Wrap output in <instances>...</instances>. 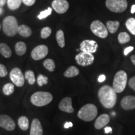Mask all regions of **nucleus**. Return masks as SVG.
<instances>
[{"mask_svg":"<svg viewBox=\"0 0 135 135\" xmlns=\"http://www.w3.org/2000/svg\"><path fill=\"white\" fill-rule=\"evenodd\" d=\"M98 95L101 104L106 108H113L116 103V93L110 86L104 85L101 87Z\"/></svg>","mask_w":135,"mask_h":135,"instance_id":"1","label":"nucleus"},{"mask_svg":"<svg viewBox=\"0 0 135 135\" xmlns=\"http://www.w3.org/2000/svg\"><path fill=\"white\" fill-rule=\"evenodd\" d=\"M53 95L49 92L37 91L31 95L30 101L33 105L41 107L50 104L53 101Z\"/></svg>","mask_w":135,"mask_h":135,"instance_id":"2","label":"nucleus"},{"mask_svg":"<svg viewBox=\"0 0 135 135\" xmlns=\"http://www.w3.org/2000/svg\"><path fill=\"white\" fill-rule=\"evenodd\" d=\"M97 114V106L93 104L88 103L83 106L79 110L78 117L84 121H91L95 119Z\"/></svg>","mask_w":135,"mask_h":135,"instance_id":"3","label":"nucleus"},{"mask_svg":"<svg viewBox=\"0 0 135 135\" xmlns=\"http://www.w3.org/2000/svg\"><path fill=\"white\" fill-rule=\"evenodd\" d=\"M3 30L8 36H13L18 33L19 25L16 18L13 16H8L3 21Z\"/></svg>","mask_w":135,"mask_h":135,"instance_id":"4","label":"nucleus"},{"mask_svg":"<svg viewBox=\"0 0 135 135\" xmlns=\"http://www.w3.org/2000/svg\"><path fill=\"white\" fill-rule=\"evenodd\" d=\"M128 81V76L126 73L123 70L118 71L114 75L113 88L116 93H120L125 89Z\"/></svg>","mask_w":135,"mask_h":135,"instance_id":"5","label":"nucleus"},{"mask_svg":"<svg viewBox=\"0 0 135 135\" xmlns=\"http://www.w3.org/2000/svg\"><path fill=\"white\" fill-rule=\"evenodd\" d=\"M106 6L108 9L114 13H122L128 7L126 0H106Z\"/></svg>","mask_w":135,"mask_h":135,"instance_id":"6","label":"nucleus"},{"mask_svg":"<svg viewBox=\"0 0 135 135\" xmlns=\"http://www.w3.org/2000/svg\"><path fill=\"white\" fill-rule=\"evenodd\" d=\"M90 29L92 33L99 38H105L108 35V31L106 26L99 20L92 22L90 25Z\"/></svg>","mask_w":135,"mask_h":135,"instance_id":"7","label":"nucleus"},{"mask_svg":"<svg viewBox=\"0 0 135 135\" xmlns=\"http://www.w3.org/2000/svg\"><path fill=\"white\" fill-rule=\"evenodd\" d=\"M75 60L78 65L82 66H87L93 63L94 56L92 53L81 52L76 56Z\"/></svg>","mask_w":135,"mask_h":135,"instance_id":"8","label":"nucleus"},{"mask_svg":"<svg viewBox=\"0 0 135 135\" xmlns=\"http://www.w3.org/2000/svg\"><path fill=\"white\" fill-rule=\"evenodd\" d=\"M9 77L13 83L18 87H22L25 84V77L21 70L18 68H15L11 71Z\"/></svg>","mask_w":135,"mask_h":135,"instance_id":"9","label":"nucleus"},{"mask_svg":"<svg viewBox=\"0 0 135 135\" xmlns=\"http://www.w3.org/2000/svg\"><path fill=\"white\" fill-rule=\"evenodd\" d=\"M98 48V45L95 41L85 40L81 43L80 50L81 51V52L93 54L97 52Z\"/></svg>","mask_w":135,"mask_h":135,"instance_id":"10","label":"nucleus"},{"mask_svg":"<svg viewBox=\"0 0 135 135\" xmlns=\"http://www.w3.org/2000/svg\"><path fill=\"white\" fill-rule=\"evenodd\" d=\"M48 53V47L44 45L37 46L31 51V58L34 60H40L45 58Z\"/></svg>","mask_w":135,"mask_h":135,"instance_id":"11","label":"nucleus"},{"mask_svg":"<svg viewBox=\"0 0 135 135\" xmlns=\"http://www.w3.org/2000/svg\"><path fill=\"white\" fill-rule=\"evenodd\" d=\"M0 127L4 128L6 130H14L16 124L13 119L10 116L6 114L0 115Z\"/></svg>","mask_w":135,"mask_h":135,"instance_id":"12","label":"nucleus"},{"mask_svg":"<svg viewBox=\"0 0 135 135\" xmlns=\"http://www.w3.org/2000/svg\"><path fill=\"white\" fill-rule=\"evenodd\" d=\"M51 5L53 9L59 14H63L69 9V3L66 0H54Z\"/></svg>","mask_w":135,"mask_h":135,"instance_id":"13","label":"nucleus"},{"mask_svg":"<svg viewBox=\"0 0 135 135\" xmlns=\"http://www.w3.org/2000/svg\"><path fill=\"white\" fill-rule=\"evenodd\" d=\"M59 109L64 112L71 113L74 111V108L72 106V99L70 97H66L62 99L58 105Z\"/></svg>","mask_w":135,"mask_h":135,"instance_id":"14","label":"nucleus"},{"mask_svg":"<svg viewBox=\"0 0 135 135\" xmlns=\"http://www.w3.org/2000/svg\"><path fill=\"white\" fill-rule=\"evenodd\" d=\"M121 108L124 110H131L135 109V97L126 96L121 99Z\"/></svg>","mask_w":135,"mask_h":135,"instance_id":"15","label":"nucleus"},{"mask_svg":"<svg viewBox=\"0 0 135 135\" xmlns=\"http://www.w3.org/2000/svg\"><path fill=\"white\" fill-rule=\"evenodd\" d=\"M43 129L40 121L37 118L33 119L30 128V135H43Z\"/></svg>","mask_w":135,"mask_h":135,"instance_id":"16","label":"nucleus"},{"mask_svg":"<svg viewBox=\"0 0 135 135\" xmlns=\"http://www.w3.org/2000/svg\"><path fill=\"white\" fill-rule=\"evenodd\" d=\"M110 121L109 116L107 114H103L96 119L94 123V128L97 129H101L108 124Z\"/></svg>","mask_w":135,"mask_h":135,"instance_id":"17","label":"nucleus"},{"mask_svg":"<svg viewBox=\"0 0 135 135\" xmlns=\"http://www.w3.org/2000/svg\"><path fill=\"white\" fill-rule=\"evenodd\" d=\"M18 33H19L22 36L27 38V37L31 36L32 34V31L29 26L25 25H22L18 27Z\"/></svg>","mask_w":135,"mask_h":135,"instance_id":"18","label":"nucleus"},{"mask_svg":"<svg viewBox=\"0 0 135 135\" xmlns=\"http://www.w3.org/2000/svg\"><path fill=\"white\" fill-rule=\"evenodd\" d=\"M119 26L118 21H108L106 22V28L110 33H115Z\"/></svg>","mask_w":135,"mask_h":135,"instance_id":"19","label":"nucleus"},{"mask_svg":"<svg viewBox=\"0 0 135 135\" xmlns=\"http://www.w3.org/2000/svg\"><path fill=\"white\" fill-rule=\"evenodd\" d=\"M79 73H80V71L78 68L74 66H71L65 71L64 73V76L66 78H72L76 76L79 75Z\"/></svg>","mask_w":135,"mask_h":135,"instance_id":"20","label":"nucleus"},{"mask_svg":"<svg viewBox=\"0 0 135 135\" xmlns=\"http://www.w3.org/2000/svg\"><path fill=\"white\" fill-rule=\"evenodd\" d=\"M0 53L6 58H10L12 55L11 49L5 43H0Z\"/></svg>","mask_w":135,"mask_h":135,"instance_id":"21","label":"nucleus"},{"mask_svg":"<svg viewBox=\"0 0 135 135\" xmlns=\"http://www.w3.org/2000/svg\"><path fill=\"white\" fill-rule=\"evenodd\" d=\"M27 50L26 45L24 42L19 41L15 45V51L19 56H23L26 53Z\"/></svg>","mask_w":135,"mask_h":135,"instance_id":"22","label":"nucleus"},{"mask_svg":"<svg viewBox=\"0 0 135 135\" xmlns=\"http://www.w3.org/2000/svg\"><path fill=\"white\" fill-rule=\"evenodd\" d=\"M19 127L23 131H26L29 128V119L26 116H22L18 120Z\"/></svg>","mask_w":135,"mask_h":135,"instance_id":"23","label":"nucleus"},{"mask_svg":"<svg viewBox=\"0 0 135 135\" xmlns=\"http://www.w3.org/2000/svg\"><path fill=\"white\" fill-rule=\"evenodd\" d=\"M56 38L57 43H58L59 46L61 48H63L65 46V36H64V32L62 30H58L56 34Z\"/></svg>","mask_w":135,"mask_h":135,"instance_id":"24","label":"nucleus"},{"mask_svg":"<svg viewBox=\"0 0 135 135\" xmlns=\"http://www.w3.org/2000/svg\"><path fill=\"white\" fill-rule=\"evenodd\" d=\"M23 0H7L8 8L11 10H16L20 8Z\"/></svg>","mask_w":135,"mask_h":135,"instance_id":"25","label":"nucleus"},{"mask_svg":"<svg viewBox=\"0 0 135 135\" xmlns=\"http://www.w3.org/2000/svg\"><path fill=\"white\" fill-rule=\"evenodd\" d=\"M126 26L130 33L133 35H135V19L130 18L127 20L126 22Z\"/></svg>","mask_w":135,"mask_h":135,"instance_id":"26","label":"nucleus"},{"mask_svg":"<svg viewBox=\"0 0 135 135\" xmlns=\"http://www.w3.org/2000/svg\"><path fill=\"white\" fill-rule=\"evenodd\" d=\"M118 40L120 44L127 43L130 41V36L126 32H121L118 35Z\"/></svg>","mask_w":135,"mask_h":135,"instance_id":"27","label":"nucleus"},{"mask_svg":"<svg viewBox=\"0 0 135 135\" xmlns=\"http://www.w3.org/2000/svg\"><path fill=\"white\" fill-rule=\"evenodd\" d=\"M25 79L28 81V83L31 85H33V84H35V73L33 71L31 70H28L25 72Z\"/></svg>","mask_w":135,"mask_h":135,"instance_id":"28","label":"nucleus"},{"mask_svg":"<svg viewBox=\"0 0 135 135\" xmlns=\"http://www.w3.org/2000/svg\"><path fill=\"white\" fill-rule=\"evenodd\" d=\"M43 66L46 70L50 72H53L55 70V63L51 59H46V60H45V61L43 62Z\"/></svg>","mask_w":135,"mask_h":135,"instance_id":"29","label":"nucleus"},{"mask_svg":"<svg viewBox=\"0 0 135 135\" xmlns=\"http://www.w3.org/2000/svg\"><path fill=\"white\" fill-rule=\"evenodd\" d=\"M15 91V86L13 83H7L4 84L3 88V92L5 95L9 96L13 93Z\"/></svg>","mask_w":135,"mask_h":135,"instance_id":"30","label":"nucleus"},{"mask_svg":"<svg viewBox=\"0 0 135 135\" xmlns=\"http://www.w3.org/2000/svg\"><path fill=\"white\" fill-rule=\"evenodd\" d=\"M37 83L39 86H42L44 84H48V78L43 75H40L37 78Z\"/></svg>","mask_w":135,"mask_h":135,"instance_id":"31","label":"nucleus"},{"mask_svg":"<svg viewBox=\"0 0 135 135\" xmlns=\"http://www.w3.org/2000/svg\"><path fill=\"white\" fill-rule=\"evenodd\" d=\"M51 34V29L50 27H45L41 31V37L43 39L48 38Z\"/></svg>","mask_w":135,"mask_h":135,"instance_id":"32","label":"nucleus"},{"mask_svg":"<svg viewBox=\"0 0 135 135\" xmlns=\"http://www.w3.org/2000/svg\"><path fill=\"white\" fill-rule=\"evenodd\" d=\"M51 12H52V9L49 7L46 10H45V11H41V12H40V15L38 16V18L40 20H43L44 18H46V17L50 16V15L51 14Z\"/></svg>","mask_w":135,"mask_h":135,"instance_id":"33","label":"nucleus"},{"mask_svg":"<svg viewBox=\"0 0 135 135\" xmlns=\"http://www.w3.org/2000/svg\"><path fill=\"white\" fill-rule=\"evenodd\" d=\"M8 75V70L6 66L3 64H0V77H5Z\"/></svg>","mask_w":135,"mask_h":135,"instance_id":"34","label":"nucleus"},{"mask_svg":"<svg viewBox=\"0 0 135 135\" xmlns=\"http://www.w3.org/2000/svg\"><path fill=\"white\" fill-rule=\"evenodd\" d=\"M128 85L133 90L135 91V76L131 78L130 80L128 81Z\"/></svg>","mask_w":135,"mask_h":135,"instance_id":"35","label":"nucleus"},{"mask_svg":"<svg viewBox=\"0 0 135 135\" xmlns=\"http://www.w3.org/2000/svg\"><path fill=\"white\" fill-rule=\"evenodd\" d=\"M36 0H23V3L28 6H31L35 3Z\"/></svg>","mask_w":135,"mask_h":135,"instance_id":"36","label":"nucleus"},{"mask_svg":"<svg viewBox=\"0 0 135 135\" xmlns=\"http://www.w3.org/2000/svg\"><path fill=\"white\" fill-rule=\"evenodd\" d=\"M133 50H134V47H133V46L127 47V48L124 49V56H127L128 55V53H130L131 51H132Z\"/></svg>","mask_w":135,"mask_h":135,"instance_id":"37","label":"nucleus"},{"mask_svg":"<svg viewBox=\"0 0 135 135\" xmlns=\"http://www.w3.org/2000/svg\"><path fill=\"white\" fill-rule=\"evenodd\" d=\"M105 80H106V76L104 75H100L99 76V78H98V81L99 83L103 82Z\"/></svg>","mask_w":135,"mask_h":135,"instance_id":"38","label":"nucleus"},{"mask_svg":"<svg viewBox=\"0 0 135 135\" xmlns=\"http://www.w3.org/2000/svg\"><path fill=\"white\" fill-rule=\"evenodd\" d=\"M104 133L108 134L109 133H112V128L111 127H106L104 128Z\"/></svg>","mask_w":135,"mask_h":135,"instance_id":"39","label":"nucleus"},{"mask_svg":"<svg viewBox=\"0 0 135 135\" xmlns=\"http://www.w3.org/2000/svg\"><path fill=\"white\" fill-rule=\"evenodd\" d=\"M65 128H69L73 126V123L71 122H66L65 124Z\"/></svg>","mask_w":135,"mask_h":135,"instance_id":"40","label":"nucleus"},{"mask_svg":"<svg viewBox=\"0 0 135 135\" xmlns=\"http://www.w3.org/2000/svg\"><path fill=\"white\" fill-rule=\"evenodd\" d=\"M7 0H0V6L1 7H3V6H4V4H6Z\"/></svg>","mask_w":135,"mask_h":135,"instance_id":"41","label":"nucleus"},{"mask_svg":"<svg viewBox=\"0 0 135 135\" xmlns=\"http://www.w3.org/2000/svg\"><path fill=\"white\" fill-rule=\"evenodd\" d=\"M131 60L133 65L135 66V55H132L131 56Z\"/></svg>","mask_w":135,"mask_h":135,"instance_id":"42","label":"nucleus"},{"mask_svg":"<svg viewBox=\"0 0 135 135\" xmlns=\"http://www.w3.org/2000/svg\"><path fill=\"white\" fill-rule=\"evenodd\" d=\"M131 13L133 14V13H135V4H133L132 6H131Z\"/></svg>","mask_w":135,"mask_h":135,"instance_id":"43","label":"nucleus"},{"mask_svg":"<svg viewBox=\"0 0 135 135\" xmlns=\"http://www.w3.org/2000/svg\"><path fill=\"white\" fill-rule=\"evenodd\" d=\"M1 24H0V30H1Z\"/></svg>","mask_w":135,"mask_h":135,"instance_id":"44","label":"nucleus"},{"mask_svg":"<svg viewBox=\"0 0 135 135\" xmlns=\"http://www.w3.org/2000/svg\"><path fill=\"white\" fill-rule=\"evenodd\" d=\"M1 11H2V10H1V9H0V13H1Z\"/></svg>","mask_w":135,"mask_h":135,"instance_id":"45","label":"nucleus"}]
</instances>
